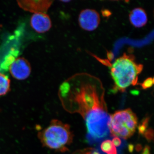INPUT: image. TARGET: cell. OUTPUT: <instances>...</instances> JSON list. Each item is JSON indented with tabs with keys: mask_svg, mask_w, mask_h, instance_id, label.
Segmentation results:
<instances>
[{
	"mask_svg": "<svg viewBox=\"0 0 154 154\" xmlns=\"http://www.w3.org/2000/svg\"><path fill=\"white\" fill-rule=\"evenodd\" d=\"M149 118L148 117H146L141 122L140 124L138 127L139 133L143 135L146 130L147 129L148 125Z\"/></svg>",
	"mask_w": 154,
	"mask_h": 154,
	"instance_id": "12",
	"label": "cell"
},
{
	"mask_svg": "<svg viewBox=\"0 0 154 154\" xmlns=\"http://www.w3.org/2000/svg\"><path fill=\"white\" fill-rule=\"evenodd\" d=\"M130 22L136 28H141L147 22V17L145 11L141 8H136L129 15Z\"/></svg>",
	"mask_w": 154,
	"mask_h": 154,
	"instance_id": "9",
	"label": "cell"
},
{
	"mask_svg": "<svg viewBox=\"0 0 154 154\" xmlns=\"http://www.w3.org/2000/svg\"><path fill=\"white\" fill-rule=\"evenodd\" d=\"M74 154H100L99 152L95 149L93 148H88L78 151L75 153Z\"/></svg>",
	"mask_w": 154,
	"mask_h": 154,
	"instance_id": "13",
	"label": "cell"
},
{
	"mask_svg": "<svg viewBox=\"0 0 154 154\" xmlns=\"http://www.w3.org/2000/svg\"><path fill=\"white\" fill-rule=\"evenodd\" d=\"M153 80L152 78H148L146 79L141 84L142 88L143 90L148 89L150 88L153 85Z\"/></svg>",
	"mask_w": 154,
	"mask_h": 154,
	"instance_id": "14",
	"label": "cell"
},
{
	"mask_svg": "<svg viewBox=\"0 0 154 154\" xmlns=\"http://www.w3.org/2000/svg\"><path fill=\"white\" fill-rule=\"evenodd\" d=\"M9 70L12 76L17 80L26 79L30 75L31 69L30 64L25 58L19 57L11 63Z\"/></svg>",
	"mask_w": 154,
	"mask_h": 154,
	"instance_id": "6",
	"label": "cell"
},
{
	"mask_svg": "<svg viewBox=\"0 0 154 154\" xmlns=\"http://www.w3.org/2000/svg\"><path fill=\"white\" fill-rule=\"evenodd\" d=\"M100 22L99 13L93 9L83 10L79 15V25L82 29L86 31H92L96 30Z\"/></svg>",
	"mask_w": 154,
	"mask_h": 154,
	"instance_id": "5",
	"label": "cell"
},
{
	"mask_svg": "<svg viewBox=\"0 0 154 154\" xmlns=\"http://www.w3.org/2000/svg\"><path fill=\"white\" fill-rule=\"evenodd\" d=\"M152 80H153V84L154 85V78H153V79H152Z\"/></svg>",
	"mask_w": 154,
	"mask_h": 154,
	"instance_id": "18",
	"label": "cell"
},
{
	"mask_svg": "<svg viewBox=\"0 0 154 154\" xmlns=\"http://www.w3.org/2000/svg\"><path fill=\"white\" fill-rule=\"evenodd\" d=\"M38 137L45 147L63 152L69 150L73 134L69 124L53 119L47 127L38 132Z\"/></svg>",
	"mask_w": 154,
	"mask_h": 154,
	"instance_id": "3",
	"label": "cell"
},
{
	"mask_svg": "<svg viewBox=\"0 0 154 154\" xmlns=\"http://www.w3.org/2000/svg\"><path fill=\"white\" fill-rule=\"evenodd\" d=\"M143 135L148 141H151L154 139V131L153 130L149 128L147 129Z\"/></svg>",
	"mask_w": 154,
	"mask_h": 154,
	"instance_id": "15",
	"label": "cell"
},
{
	"mask_svg": "<svg viewBox=\"0 0 154 154\" xmlns=\"http://www.w3.org/2000/svg\"><path fill=\"white\" fill-rule=\"evenodd\" d=\"M11 81L5 75L0 73V96H4L10 91Z\"/></svg>",
	"mask_w": 154,
	"mask_h": 154,
	"instance_id": "10",
	"label": "cell"
},
{
	"mask_svg": "<svg viewBox=\"0 0 154 154\" xmlns=\"http://www.w3.org/2000/svg\"><path fill=\"white\" fill-rule=\"evenodd\" d=\"M108 66L114 82L113 91L124 93L131 85H137L138 75L142 71L143 65L136 62L134 56L124 53L113 63H102Z\"/></svg>",
	"mask_w": 154,
	"mask_h": 154,
	"instance_id": "2",
	"label": "cell"
},
{
	"mask_svg": "<svg viewBox=\"0 0 154 154\" xmlns=\"http://www.w3.org/2000/svg\"><path fill=\"white\" fill-rule=\"evenodd\" d=\"M137 125V116L130 108L110 114L109 129L111 137L128 139L134 133Z\"/></svg>",
	"mask_w": 154,
	"mask_h": 154,
	"instance_id": "4",
	"label": "cell"
},
{
	"mask_svg": "<svg viewBox=\"0 0 154 154\" xmlns=\"http://www.w3.org/2000/svg\"><path fill=\"white\" fill-rule=\"evenodd\" d=\"M134 146L132 145H130L129 146V150L131 152H132V151L133 150Z\"/></svg>",
	"mask_w": 154,
	"mask_h": 154,
	"instance_id": "17",
	"label": "cell"
},
{
	"mask_svg": "<svg viewBox=\"0 0 154 154\" xmlns=\"http://www.w3.org/2000/svg\"><path fill=\"white\" fill-rule=\"evenodd\" d=\"M112 142L116 147H119L121 144L122 141L118 137H114L113 138Z\"/></svg>",
	"mask_w": 154,
	"mask_h": 154,
	"instance_id": "16",
	"label": "cell"
},
{
	"mask_svg": "<svg viewBox=\"0 0 154 154\" xmlns=\"http://www.w3.org/2000/svg\"><path fill=\"white\" fill-rule=\"evenodd\" d=\"M101 150L107 154H117V149L112 141L107 140L104 141L101 145Z\"/></svg>",
	"mask_w": 154,
	"mask_h": 154,
	"instance_id": "11",
	"label": "cell"
},
{
	"mask_svg": "<svg viewBox=\"0 0 154 154\" xmlns=\"http://www.w3.org/2000/svg\"><path fill=\"white\" fill-rule=\"evenodd\" d=\"M17 2L19 7L24 11L34 14H46L53 3L50 0H20Z\"/></svg>",
	"mask_w": 154,
	"mask_h": 154,
	"instance_id": "7",
	"label": "cell"
},
{
	"mask_svg": "<svg viewBox=\"0 0 154 154\" xmlns=\"http://www.w3.org/2000/svg\"><path fill=\"white\" fill-rule=\"evenodd\" d=\"M30 24L32 28L38 33L47 32L52 26L49 16L45 13L33 14L30 19Z\"/></svg>",
	"mask_w": 154,
	"mask_h": 154,
	"instance_id": "8",
	"label": "cell"
},
{
	"mask_svg": "<svg viewBox=\"0 0 154 154\" xmlns=\"http://www.w3.org/2000/svg\"><path fill=\"white\" fill-rule=\"evenodd\" d=\"M58 95L66 110L82 116L89 139L97 141L109 135L110 114L98 78L83 73L74 75L62 84Z\"/></svg>",
	"mask_w": 154,
	"mask_h": 154,
	"instance_id": "1",
	"label": "cell"
}]
</instances>
